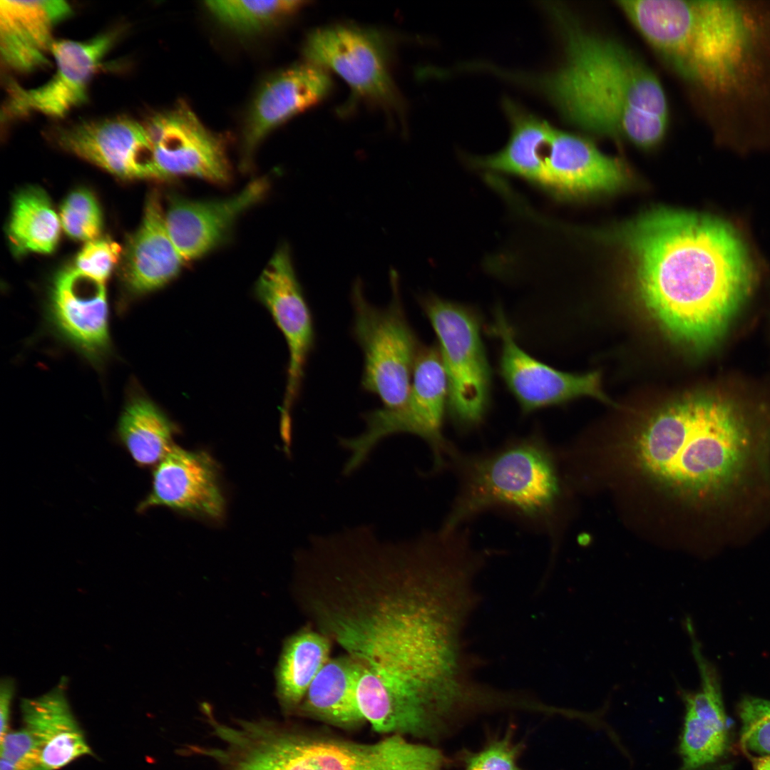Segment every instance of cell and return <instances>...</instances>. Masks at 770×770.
Instances as JSON below:
<instances>
[{"label": "cell", "mask_w": 770, "mask_h": 770, "mask_svg": "<svg viewBox=\"0 0 770 770\" xmlns=\"http://www.w3.org/2000/svg\"><path fill=\"white\" fill-rule=\"evenodd\" d=\"M361 668L351 656L329 659L309 687L301 702L302 712L341 727L364 719L357 702Z\"/></svg>", "instance_id": "d4e9b609"}, {"label": "cell", "mask_w": 770, "mask_h": 770, "mask_svg": "<svg viewBox=\"0 0 770 770\" xmlns=\"http://www.w3.org/2000/svg\"><path fill=\"white\" fill-rule=\"evenodd\" d=\"M466 770H520L516 751L508 740H500L470 758Z\"/></svg>", "instance_id": "d590c367"}, {"label": "cell", "mask_w": 770, "mask_h": 770, "mask_svg": "<svg viewBox=\"0 0 770 770\" xmlns=\"http://www.w3.org/2000/svg\"><path fill=\"white\" fill-rule=\"evenodd\" d=\"M268 181L259 178L239 193L215 200L169 198L165 221L169 234L185 262L207 254L227 236L234 222L266 193Z\"/></svg>", "instance_id": "ac0fdd59"}, {"label": "cell", "mask_w": 770, "mask_h": 770, "mask_svg": "<svg viewBox=\"0 0 770 770\" xmlns=\"http://www.w3.org/2000/svg\"><path fill=\"white\" fill-rule=\"evenodd\" d=\"M391 299L383 308L370 304L357 279L351 291L352 332L364 355L362 387L393 409L406 399L421 349L402 305L399 276L390 272Z\"/></svg>", "instance_id": "30bf717a"}, {"label": "cell", "mask_w": 770, "mask_h": 770, "mask_svg": "<svg viewBox=\"0 0 770 770\" xmlns=\"http://www.w3.org/2000/svg\"><path fill=\"white\" fill-rule=\"evenodd\" d=\"M688 82L719 104L724 135L736 119L768 117L770 6L712 0Z\"/></svg>", "instance_id": "8992f818"}, {"label": "cell", "mask_w": 770, "mask_h": 770, "mask_svg": "<svg viewBox=\"0 0 770 770\" xmlns=\"http://www.w3.org/2000/svg\"><path fill=\"white\" fill-rule=\"evenodd\" d=\"M627 177L620 160L604 154L586 138L553 128L545 153L541 188L575 196L615 190Z\"/></svg>", "instance_id": "ffe728a7"}, {"label": "cell", "mask_w": 770, "mask_h": 770, "mask_svg": "<svg viewBox=\"0 0 770 770\" xmlns=\"http://www.w3.org/2000/svg\"><path fill=\"white\" fill-rule=\"evenodd\" d=\"M446 469L455 475L458 486L440 529L460 528L495 512L541 534L554 531L560 481L554 455L540 432L476 453L454 446Z\"/></svg>", "instance_id": "5b68a950"}, {"label": "cell", "mask_w": 770, "mask_h": 770, "mask_svg": "<svg viewBox=\"0 0 770 770\" xmlns=\"http://www.w3.org/2000/svg\"><path fill=\"white\" fill-rule=\"evenodd\" d=\"M185 262L169 234L165 212L155 190L146 200L142 222L124 254L123 281L132 293L146 294L175 278Z\"/></svg>", "instance_id": "603a6c76"}, {"label": "cell", "mask_w": 770, "mask_h": 770, "mask_svg": "<svg viewBox=\"0 0 770 770\" xmlns=\"http://www.w3.org/2000/svg\"><path fill=\"white\" fill-rule=\"evenodd\" d=\"M118 436L140 466L157 465L174 446L175 426L150 400L132 399L118 423Z\"/></svg>", "instance_id": "f1b7e54d"}, {"label": "cell", "mask_w": 770, "mask_h": 770, "mask_svg": "<svg viewBox=\"0 0 770 770\" xmlns=\"http://www.w3.org/2000/svg\"><path fill=\"white\" fill-rule=\"evenodd\" d=\"M220 770H442L432 747L394 734L374 744L314 739L267 719H235L220 733Z\"/></svg>", "instance_id": "52a82bcc"}, {"label": "cell", "mask_w": 770, "mask_h": 770, "mask_svg": "<svg viewBox=\"0 0 770 770\" xmlns=\"http://www.w3.org/2000/svg\"><path fill=\"white\" fill-rule=\"evenodd\" d=\"M107 32L86 41H54L51 48L56 69L41 86L25 88L8 85L6 117L38 112L54 118L66 115L86 102L90 81L115 41Z\"/></svg>", "instance_id": "5bb4252c"}, {"label": "cell", "mask_w": 770, "mask_h": 770, "mask_svg": "<svg viewBox=\"0 0 770 770\" xmlns=\"http://www.w3.org/2000/svg\"><path fill=\"white\" fill-rule=\"evenodd\" d=\"M494 319L489 331L500 344V374L524 414L582 396L609 401L598 372L570 374L540 361L518 346L500 308L496 309Z\"/></svg>", "instance_id": "9a60e30c"}, {"label": "cell", "mask_w": 770, "mask_h": 770, "mask_svg": "<svg viewBox=\"0 0 770 770\" xmlns=\"http://www.w3.org/2000/svg\"><path fill=\"white\" fill-rule=\"evenodd\" d=\"M305 2L295 0L208 1L205 6L223 26L240 34L258 33L299 10Z\"/></svg>", "instance_id": "4dcf8cb0"}, {"label": "cell", "mask_w": 770, "mask_h": 770, "mask_svg": "<svg viewBox=\"0 0 770 770\" xmlns=\"http://www.w3.org/2000/svg\"><path fill=\"white\" fill-rule=\"evenodd\" d=\"M50 317L59 333L87 356L108 350V307L105 283L69 267L51 287Z\"/></svg>", "instance_id": "d6986e66"}, {"label": "cell", "mask_w": 770, "mask_h": 770, "mask_svg": "<svg viewBox=\"0 0 770 770\" xmlns=\"http://www.w3.org/2000/svg\"><path fill=\"white\" fill-rule=\"evenodd\" d=\"M255 291L282 332L289 349L287 379L281 414V430L289 432L292 407L314 346V329L287 245H281L274 252L259 277Z\"/></svg>", "instance_id": "7c38bea8"}, {"label": "cell", "mask_w": 770, "mask_h": 770, "mask_svg": "<svg viewBox=\"0 0 770 770\" xmlns=\"http://www.w3.org/2000/svg\"><path fill=\"white\" fill-rule=\"evenodd\" d=\"M71 12L62 0L0 1V52L5 66L26 73L47 65L53 31Z\"/></svg>", "instance_id": "7402d4cb"}, {"label": "cell", "mask_w": 770, "mask_h": 770, "mask_svg": "<svg viewBox=\"0 0 770 770\" xmlns=\"http://www.w3.org/2000/svg\"><path fill=\"white\" fill-rule=\"evenodd\" d=\"M332 86L327 70L309 62L288 68L270 79L257 94L246 120L242 138L244 164L272 129L319 103Z\"/></svg>", "instance_id": "44dd1931"}, {"label": "cell", "mask_w": 770, "mask_h": 770, "mask_svg": "<svg viewBox=\"0 0 770 770\" xmlns=\"http://www.w3.org/2000/svg\"><path fill=\"white\" fill-rule=\"evenodd\" d=\"M565 41L563 64L535 81L570 123L650 148L663 138L668 105L662 84L638 57L617 42L587 32L550 6Z\"/></svg>", "instance_id": "3957f363"}, {"label": "cell", "mask_w": 770, "mask_h": 770, "mask_svg": "<svg viewBox=\"0 0 770 770\" xmlns=\"http://www.w3.org/2000/svg\"><path fill=\"white\" fill-rule=\"evenodd\" d=\"M64 150L124 179L156 178L143 123L126 117L81 122L56 135Z\"/></svg>", "instance_id": "2e32d148"}, {"label": "cell", "mask_w": 770, "mask_h": 770, "mask_svg": "<svg viewBox=\"0 0 770 770\" xmlns=\"http://www.w3.org/2000/svg\"><path fill=\"white\" fill-rule=\"evenodd\" d=\"M751 433L730 401L694 396L653 416L637 438L634 454L646 475L672 491L689 498L715 496L746 468Z\"/></svg>", "instance_id": "277c9868"}, {"label": "cell", "mask_w": 770, "mask_h": 770, "mask_svg": "<svg viewBox=\"0 0 770 770\" xmlns=\"http://www.w3.org/2000/svg\"><path fill=\"white\" fill-rule=\"evenodd\" d=\"M59 217L65 232L74 240L87 242L100 236L101 210L96 197L87 189H76L65 198Z\"/></svg>", "instance_id": "1f68e13d"}, {"label": "cell", "mask_w": 770, "mask_h": 770, "mask_svg": "<svg viewBox=\"0 0 770 770\" xmlns=\"http://www.w3.org/2000/svg\"><path fill=\"white\" fill-rule=\"evenodd\" d=\"M121 247L108 238L87 242L75 259L74 267L82 273L105 282L120 260Z\"/></svg>", "instance_id": "e575fe53"}, {"label": "cell", "mask_w": 770, "mask_h": 770, "mask_svg": "<svg viewBox=\"0 0 770 770\" xmlns=\"http://www.w3.org/2000/svg\"><path fill=\"white\" fill-rule=\"evenodd\" d=\"M67 679L47 693L21 699L24 727L36 742L47 770H58L92 754L83 731L73 715L65 688Z\"/></svg>", "instance_id": "cb8c5ba5"}, {"label": "cell", "mask_w": 770, "mask_h": 770, "mask_svg": "<svg viewBox=\"0 0 770 770\" xmlns=\"http://www.w3.org/2000/svg\"><path fill=\"white\" fill-rule=\"evenodd\" d=\"M387 46L378 31L335 25L312 32L303 52L307 62L341 76L354 98L399 113L402 103L391 76Z\"/></svg>", "instance_id": "8fae6325"}, {"label": "cell", "mask_w": 770, "mask_h": 770, "mask_svg": "<svg viewBox=\"0 0 770 770\" xmlns=\"http://www.w3.org/2000/svg\"><path fill=\"white\" fill-rule=\"evenodd\" d=\"M156 178L191 176L225 183L230 168L222 141L185 103L143 122Z\"/></svg>", "instance_id": "4fadbf2b"}, {"label": "cell", "mask_w": 770, "mask_h": 770, "mask_svg": "<svg viewBox=\"0 0 770 770\" xmlns=\"http://www.w3.org/2000/svg\"><path fill=\"white\" fill-rule=\"evenodd\" d=\"M340 580L349 588L317 615L361 665L357 698L390 712L452 707L467 684L459 636L473 601L459 578L430 555L391 549Z\"/></svg>", "instance_id": "6da1fadb"}, {"label": "cell", "mask_w": 770, "mask_h": 770, "mask_svg": "<svg viewBox=\"0 0 770 770\" xmlns=\"http://www.w3.org/2000/svg\"><path fill=\"white\" fill-rule=\"evenodd\" d=\"M163 506L188 515L219 520L225 509L216 463L205 451L174 445L156 465L152 488L137 510Z\"/></svg>", "instance_id": "e0dca14e"}, {"label": "cell", "mask_w": 770, "mask_h": 770, "mask_svg": "<svg viewBox=\"0 0 770 770\" xmlns=\"http://www.w3.org/2000/svg\"><path fill=\"white\" fill-rule=\"evenodd\" d=\"M745 754L751 761L753 770H770V754L755 756L749 753Z\"/></svg>", "instance_id": "74e56055"}, {"label": "cell", "mask_w": 770, "mask_h": 770, "mask_svg": "<svg viewBox=\"0 0 770 770\" xmlns=\"http://www.w3.org/2000/svg\"><path fill=\"white\" fill-rule=\"evenodd\" d=\"M412 379L409 395L401 405L365 413L364 431L339 439L340 446L349 453L344 475L358 470L383 439L402 433L417 436L429 446L433 458L431 473L446 469L447 457L454 445L443 434L448 386L438 346L421 348Z\"/></svg>", "instance_id": "ba28073f"}, {"label": "cell", "mask_w": 770, "mask_h": 770, "mask_svg": "<svg viewBox=\"0 0 770 770\" xmlns=\"http://www.w3.org/2000/svg\"><path fill=\"white\" fill-rule=\"evenodd\" d=\"M329 638L305 628L287 638L275 669L276 694L285 709L301 704L307 691L328 662Z\"/></svg>", "instance_id": "4316f807"}, {"label": "cell", "mask_w": 770, "mask_h": 770, "mask_svg": "<svg viewBox=\"0 0 770 770\" xmlns=\"http://www.w3.org/2000/svg\"><path fill=\"white\" fill-rule=\"evenodd\" d=\"M61 227L59 215L42 188L29 186L16 195L7 235L16 255L51 253L58 243Z\"/></svg>", "instance_id": "83f0119b"}, {"label": "cell", "mask_w": 770, "mask_h": 770, "mask_svg": "<svg viewBox=\"0 0 770 770\" xmlns=\"http://www.w3.org/2000/svg\"><path fill=\"white\" fill-rule=\"evenodd\" d=\"M741 721L740 743L744 752L770 754V700L744 697L737 707Z\"/></svg>", "instance_id": "d6a6232c"}, {"label": "cell", "mask_w": 770, "mask_h": 770, "mask_svg": "<svg viewBox=\"0 0 770 770\" xmlns=\"http://www.w3.org/2000/svg\"><path fill=\"white\" fill-rule=\"evenodd\" d=\"M16 689L15 681L11 677H4L1 679L0 684V719L1 733L0 739L9 731V724L11 715V704Z\"/></svg>", "instance_id": "8d00e7d4"}, {"label": "cell", "mask_w": 770, "mask_h": 770, "mask_svg": "<svg viewBox=\"0 0 770 770\" xmlns=\"http://www.w3.org/2000/svg\"><path fill=\"white\" fill-rule=\"evenodd\" d=\"M626 242L639 296L662 328L696 349L718 342L754 282L736 230L712 215L660 209L639 217Z\"/></svg>", "instance_id": "7a4b0ae2"}, {"label": "cell", "mask_w": 770, "mask_h": 770, "mask_svg": "<svg viewBox=\"0 0 770 770\" xmlns=\"http://www.w3.org/2000/svg\"><path fill=\"white\" fill-rule=\"evenodd\" d=\"M512 125L510 138L500 152L476 160L477 165L523 178L541 187L545 150L554 127L505 103Z\"/></svg>", "instance_id": "484cf974"}, {"label": "cell", "mask_w": 770, "mask_h": 770, "mask_svg": "<svg viewBox=\"0 0 770 770\" xmlns=\"http://www.w3.org/2000/svg\"><path fill=\"white\" fill-rule=\"evenodd\" d=\"M729 720L685 709L679 736V770H704L726 759L730 751Z\"/></svg>", "instance_id": "f546056e"}, {"label": "cell", "mask_w": 770, "mask_h": 770, "mask_svg": "<svg viewBox=\"0 0 770 770\" xmlns=\"http://www.w3.org/2000/svg\"><path fill=\"white\" fill-rule=\"evenodd\" d=\"M0 741V770H47L36 742L26 728L9 730Z\"/></svg>", "instance_id": "836d02e7"}, {"label": "cell", "mask_w": 770, "mask_h": 770, "mask_svg": "<svg viewBox=\"0 0 770 770\" xmlns=\"http://www.w3.org/2000/svg\"><path fill=\"white\" fill-rule=\"evenodd\" d=\"M420 302L438 339L448 381L450 417L461 432L473 431L488 411L492 384L479 314L433 295Z\"/></svg>", "instance_id": "9c48e42d"}]
</instances>
